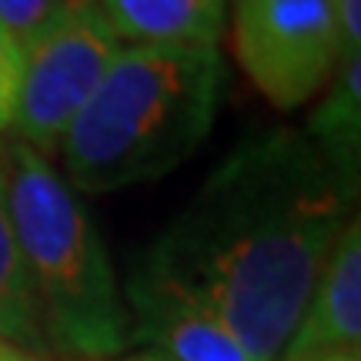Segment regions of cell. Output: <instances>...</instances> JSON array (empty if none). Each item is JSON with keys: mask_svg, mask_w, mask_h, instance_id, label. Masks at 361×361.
<instances>
[{"mask_svg": "<svg viewBox=\"0 0 361 361\" xmlns=\"http://www.w3.org/2000/svg\"><path fill=\"white\" fill-rule=\"evenodd\" d=\"M348 201L305 134L271 130L207 174L141 261L214 311L255 361H278L348 224Z\"/></svg>", "mask_w": 361, "mask_h": 361, "instance_id": "cell-1", "label": "cell"}, {"mask_svg": "<svg viewBox=\"0 0 361 361\" xmlns=\"http://www.w3.org/2000/svg\"><path fill=\"white\" fill-rule=\"evenodd\" d=\"M221 87L218 44L121 47L57 147L64 180L107 194L164 178L207 141Z\"/></svg>", "mask_w": 361, "mask_h": 361, "instance_id": "cell-2", "label": "cell"}, {"mask_svg": "<svg viewBox=\"0 0 361 361\" xmlns=\"http://www.w3.org/2000/svg\"><path fill=\"white\" fill-rule=\"evenodd\" d=\"M0 168L44 341L74 358H111L128 348L130 318L121 284L71 184L24 141L7 147Z\"/></svg>", "mask_w": 361, "mask_h": 361, "instance_id": "cell-3", "label": "cell"}, {"mask_svg": "<svg viewBox=\"0 0 361 361\" xmlns=\"http://www.w3.org/2000/svg\"><path fill=\"white\" fill-rule=\"evenodd\" d=\"M114 27L107 24L97 0H71L51 24L20 47V94L13 128L34 151L61 147L71 121L97 90L117 47Z\"/></svg>", "mask_w": 361, "mask_h": 361, "instance_id": "cell-4", "label": "cell"}, {"mask_svg": "<svg viewBox=\"0 0 361 361\" xmlns=\"http://www.w3.org/2000/svg\"><path fill=\"white\" fill-rule=\"evenodd\" d=\"M234 54L278 111H295L331 80L341 61L335 0H238Z\"/></svg>", "mask_w": 361, "mask_h": 361, "instance_id": "cell-5", "label": "cell"}, {"mask_svg": "<svg viewBox=\"0 0 361 361\" xmlns=\"http://www.w3.org/2000/svg\"><path fill=\"white\" fill-rule=\"evenodd\" d=\"M130 341H144L164 361H255L214 311L144 261L128 281Z\"/></svg>", "mask_w": 361, "mask_h": 361, "instance_id": "cell-6", "label": "cell"}, {"mask_svg": "<svg viewBox=\"0 0 361 361\" xmlns=\"http://www.w3.org/2000/svg\"><path fill=\"white\" fill-rule=\"evenodd\" d=\"M361 345V231L351 218L338 234L331 255L295 335L284 345V361H328L358 355Z\"/></svg>", "mask_w": 361, "mask_h": 361, "instance_id": "cell-7", "label": "cell"}, {"mask_svg": "<svg viewBox=\"0 0 361 361\" xmlns=\"http://www.w3.org/2000/svg\"><path fill=\"white\" fill-rule=\"evenodd\" d=\"M117 37L134 44H218L224 0H97Z\"/></svg>", "mask_w": 361, "mask_h": 361, "instance_id": "cell-8", "label": "cell"}, {"mask_svg": "<svg viewBox=\"0 0 361 361\" xmlns=\"http://www.w3.org/2000/svg\"><path fill=\"white\" fill-rule=\"evenodd\" d=\"M305 137L328 161L338 180L355 194L361 157V54L338 61L335 80L318 111L311 114Z\"/></svg>", "mask_w": 361, "mask_h": 361, "instance_id": "cell-9", "label": "cell"}, {"mask_svg": "<svg viewBox=\"0 0 361 361\" xmlns=\"http://www.w3.org/2000/svg\"><path fill=\"white\" fill-rule=\"evenodd\" d=\"M0 338L27 351H37V355L47 345L44 331H40L37 301H34V291L27 281L24 258L17 247V234H13L4 168H0Z\"/></svg>", "mask_w": 361, "mask_h": 361, "instance_id": "cell-10", "label": "cell"}, {"mask_svg": "<svg viewBox=\"0 0 361 361\" xmlns=\"http://www.w3.org/2000/svg\"><path fill=\"white\" fill-rule=\"evenodd\" d=\"M71 0H0V30H7L20 47L37 37Z\"/></svg>", "mask_w": 361, "mask_h": 361, "instance_id": "cell-11", "label": "cell"}, {"mask_svg": "<svg viewBox=\"0 0 361 361\" xmlns=\"http://www.w3.org/2000/svg\"><path fill=\"white\" fill-rule=\"evenodd\" d=\"M20 67H24V51L13 37H0V134L13 124L17 111V94H20Z\"/></svg>", "mask_w": 361, "mask_h": 361, "instance_id": "cell-12", "label": "cell"}, {"mask_svg": "<svg viewBox=\"0 0 361 361\" xmlns=\"http://www.w3.org/2000/svg\"><path fill=\"white\" fill-rule=\"evenodd\" d=\"M341 27V57L361 54V0H335Z\"/></svg>", "mask_w": 361, "mask_h": 361, "instance_id": "cell-13", "label": "cell"}, {"mask_svg": "<svg viewBox=\"0 0 361 361\" xmlns=\"http://www.w3.org/2000/svg\"><path fill=\"white\" fill-rule=\"evenodd\" d=\"M0 361H47V358L37 355V351H27V348H20V345L0 338Z\"/></svg>", "mask_w": 361, "mask_h": 361, "instance_id": "cell-14", "label": "cell"}, {"mask_svg": "<svg viewBox=\"0 0 361 361\" xmlns=\"http://www.w3.org/2000/svg\"><path fill=\"white\" fill-rule=\"evenodd\" d=\"M128 361H164V358H157V355H141V358H128Z\"/></svg>", "mask_w": 361, "mask_h": 361, "instance_id": "cell-15", "label": "cell"}, {"mask_svg": "<svg viewBox=\"0 0 361 361\" xmlns=\"http://www.w3.org/2000/svg\"><path fill=\"white\" fill-rule=\"evenodd\" d=\"M328 361H358V355H338V358H328Z\"/></svg>", "mask_w": 361, "mask_h": 361, "instance_id": "cell-16", "label": "cell"}]
</instances>
